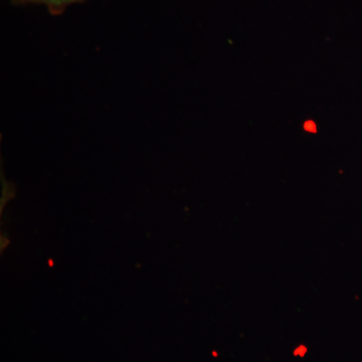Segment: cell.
<instances>
[{
	"mask_svg": "<svg viewBox=\"0 0 362 362\" xmlns=\"http://www.w3.org/2000/svg\"><path fill=\"white\" fill-rule=\"evenodd\" d=\"M85 1L87 0H11L14 6H25V4L45 6L52 16L63 14L66 7Z\"/></svg>",
	"mask_w": 362,
	"mask_h": 362,
	"instance_id": "6da1fadb",
	"label": "cell"
}]
</instances>
